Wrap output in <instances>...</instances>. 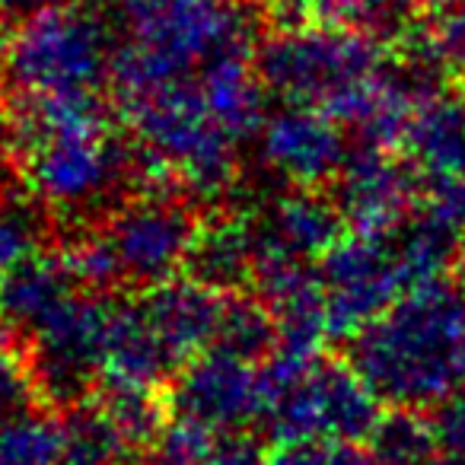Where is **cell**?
<instances>
[{"instance_id": "1", "label": "cell", "mask_w": 465, "mask_h": 465, "mask_svg": "<svg viewBox=\"0 0 465 465\" xmlns=\"http://www.w3.org/2000/svg\"><path fill=\"white\" fill-rule=\"evenodd\" d=\"M14 122L26 188L54 213H109L141 175L137 150L115 134L99 96H14Z\"/></svg>"}, {"instance_id": "2", "label": "cell", "mask_w": 465, "mask_h": 465, "mask_svg": "<svg viewBox=\"0 0 465 465\" xmlns=\"http://www.w3.org/2000/svg\"><path fill=\"white\" fill-rule=\"evenodd\" d=\"M348 363L382 405L440 408L465 389V293L433 278L348 338Z\"/></svg>"}, {"instance_id": "3", "label": "cell", "mask_w": 465, "mask_h": 465, "mask_svg": "<svg viewBox=\"0 0 465 465\" xmlns=\"http://www.w3.org/2000/svg\"><path fill=\"white\" fill-rule=\"evenodd\" d=\"M109 16L118 33L115 105L223 54L255 52V23L236 0H109Z\"/></svg>"}, {"instance_id": "4", "label": "cell", "mask_w": 465, "mask_h": 465, "mask_svg": "<svg viewBox=\"0 0 465 465\" xmlns=\"http://www.w3.org/2000/svg\"><path fill=\"white\" fill-rule=\"evenodd\" d=\"M118 109L134 137L147 188L213 201L236 185L246 141L213 115L201 74L166 80Z\"/></svg>"}, {"instance_id": "5", "label": "cell", "mask_w": 465, "mask_h": 465, "mask_svg": "<svg viewBox=\"0 0 465 465\" xmlns=\"http://www.w3.org/2000/svg\"><path fill=\"white\" fill-rule=\"evenodd\" d=\"M115 52L109 10L74 0L20 16L0 48V77L14 96H99L112 86Z\"/></svg>"}, {"instance_id": "6", "label": "cell", "mask_w": 465, "mask_h": 465, "mask_svg": "<svg viewBox=\"0 0 465 465\" xmlns=\"http://www.w3.org/2000/svg\"><path fill=\"white\" fill-rule=\"evenodd\" d=\"M255 71L281 103L316 105L338 115L389 67L380 39L335 23H291L255 48Z\"/></svg>"}, {"instance_id": "7", "label": "cell", "mask_w": 465, "mask_h": 465, "mask_svg": "<svg viewBox=\"0 0 465 465\" xmlns=\"http://www.w3.org/2000/svg\"><path fill=\"white\" fill-rule=\"evenodd\" d=\"M265 373V420L274 440L335 437L367 443L382 418L380 395L351 363L329 357H293L274 351Z\"/></svg>"}, {"instance_id": "8", "label": "cell", "mask_w": 465, "mask_h": 465, "mask_svg": "<svg viewBox=\"0 0 465 465\" xmlns=\"http://www.w3.org/2000/svg\"><path fill=\"white\" fill-rule=\"evenodd\" d=\"M198 226L185 194L147 188L141 198L118 201L96 230L112 252L118 284L147 291L185 274Z\"/></svg>"}, {"instance_id": "9", "label": "cell", "mask_w": 465, "mask_h": 465, "mask_svg": "<svg viewBox=\"0 0 465 465\" xmlns=\"http://www.w3.org/2000/svg\"><path fill=\"white\" fill-rule=\"evenodd\" d=\"M319 281L331 338H351L401 293L420 284L399 226L389 232H344L319 259Z\"/></svg>"}, {"instance_id": "10", "label": "cell", "mask_w": 465, "mask_h": 465, "mask_svg": "<svg viewBox=\"0 0 465 465\" xmlns=\"http://www.w3.org/2000/svg\"><path fill=\"white\" fill-rule=\"evenodd\" d=\"M109 319V300L84 287L26 338L42 399L54 405H80L103 380Z\"/></svg>"}, {"instance_id": "11", "label": "cell", "mask_w": 465, "mask_h": 465, "mask_svg": "<svg viewBox=\"0 0 465 465\" xmlns=\"http://www.w3.org/2000/svg\"><path fill=\"white\" fill-rule=\"evenodd\" d=\"M175 418L192 420L211 433H246L265 420V373L262 363L207 348L175 373L169 389Z\"/></svg>"}, {"instance_id": "12", "label": "cell", "mask_w": 465, "mask_h": 465, "mask_svg": "<svg viewBox=\"0 0 465 465\" xmlns=\"http://www.w3.org/2000/svg\"><path fill=\"white\" fill-rule=\"evenodd\" d=\"M259 156L274 179L291 188H322L348 163V128L316 105L284 103L259 128Z\"/></svg>"}, {"instance_id": "13", "label": "cell", "mask_w": 465, "mask_h": 465, "mask_svg": "<svg viewBox=\"0 0 465 465\" xmlns=\"http://www.w3.org/2000/svg\"><path fill=\"white\" fill-rule=\"evenodd\" d=\"M424 179L411 160H399L392 150L357 143L335 179V204L348 230L389 232L401 226L420 204Z\"/></svg>"}, {"instance_id": "14", "label": "cell", "mask_w": 465, "mask_h": 465, "mask_svg": "<svg viewBox=\"0 0 465 465\" xmlns=\"http://www.w3.org/2000/svg\"><path fill=\"white\" fill-rule=\"evenodd\" d=\"M255 265L259 262H310L319 265L325 252L344 236V217L335 198L319 188H293L265 201L249 217Z\"/></svg>"}, {"instance_id": "15", "label": "cell", "mask_w": 465, "mask_h": 465, "mask_svg": "<svg viewBox=\"0 0 465 465\" xmlns=\"http://www.w3.org/2000/svg\"><path fill=\"white\" fill-rule=\"evenodd\" d=\"M223 300L226 293L201 284L192 274H179V278L141 291L137 303L166 354L182 370L192 357H198L213 344Z\"/></svg>"}, {"instance_id": "16", "label": "cell", "mask_w": 465, "mask_h": 465, "mask_svg": "<svg viewBox=\"0 0 465 465\" xmlns=\"http://www.w3.org/2000/svg\"><path fill=\"white\" fill-rule=\"evenodd\" d=\"M84 284L71 272L64 252H39L0 278V329L26 341L52 312H58Z\"/></svg>"}, {"instance_id": "17", "label": "cell", "mask_w": 465, "mask_h": 465, "mask_svg": "<svg viewBox=\"0 0 465 465\" xmlns=\"http://www.w3.org/2000/svg\"><path fill=\"white\" fill-rule=\"evenodd\" d=\"M179 373L173 357L166 354L156 331L150 329L141 303H112L109 319V341H105V363H103V386L115 389H147L160 392L169 376Z\"/></svg>"}, {"instance_id": "18", "label": "cell", "mask_w": 465, "mask_h": 465, "mask_svg": "<svg viewBox=\"0 0 465 465\" xmlns=\"http://www.w3.org/2000/svg\"><path fill=\"white\" fill-rule=\"evenodd\" d=\"M401 143L424 182L465 179V99L427 96Z\"/></svg>"}, {"instance_id": "19", "label": "cell", "mask_w": 465, "mask_h": 465, "mask_svg": "<svg viewBox=\"0 0 465 465\" xmlns=\"http://www.w3.org/2000/svg\"><path fill=\"white\" fill-rule=\"evenodd\" d=\"M252 268L255 246L246 213H220L198 226L185 274L220 293H236L242 284H252Z\"/></svg>"}, {"instance_id": "20", "label": "cell", "mask_w": 465, "mask_h": 465, "mask_svg": "<svg viewBox=\"0 0 465 465\" xmlns=\"http://www.w3.org/2000/svg\"><path fill=\"white\" fill-rule=\"evenodd\" d=\"M440 4L446 0H310V10L316 20L357 29L382 42L411 26L418 14H427Z\"/></svg>"}, {"instance_id": "21", "label": "cell", "mask_w": 465, "mask_h": 465, "mask_svg": "<svg viewBox=\"0 0 465 465\" xmlns=\"http://www.w3.org/2000/svg\"><path fill=\"white\" fill-rule=\"evenodd\" d=\"M363 450L370 465H430L440 443L433 420H420L411 408H392V414H382L376 420Z\"/></svg>"}, {"instance_id": "22", "label": "cell", "mask_w": 465, "mask_h": 465, "mask_svg": "<svg viewBox=\"0 0 465 465\" xmlns=\"http://www.w3.org/2000/svg\"><path fill=\"white\" fill-rule=\"evenodd\" d=\"M67 443V420L26 411L0 424V465H64Z\"/></svg>"}, {"instance_id": "23", "label": "cell", "mask_w": 465, "mask_h": 465, "mask_svg": "<svg viewBox=\"0 0 465 465\" xmlns=\"http://www.w3.org/2000/svg\"><path fill=\"white\" fill-rule=\"evenodd\" d=\"M213 348H223L230 354L246 357V361L265 363V357H272L274 348H278V325H274L272 310L259 297L226 293Z\"/></svg>"}, {"instance_id": "24", "label": "cell", "mask_w": 465, "mask_h": 465, "mask_svg": "<svg viewBox=\"0 0 465 465\" xmlns=\"http://www.w3.org/2000/svg\"><path fill=\"white\" fill-rule=\"evenodd\" d=\"M48 232V207L33 192H0V278L42 252Z\"/></svg>"}, {"instance_id": "25", "label": "cell", "mask_w": 465, "mask_h": 465, "mask_svg": "<svg viewBox=\"0 0 465 465\" xmlns=\"http://www.w3.org/2000/svg\"><path fill=\"white\" fill-rule=\"evenodd\" d=\"M220 433H211L192 420L175 418V424H166L153 446L141 452H131L122 465H204L207 452L213 450Z\"/></svg>"}, {"instance_id": "26", "label": "cell", "mask_w": 465, "mask_h": 465, "mask_svg": "<svg viewBox=\"0 0 465 465\" xmlns=\"http://www.w3.org/2000/svg\"><path fill=\"white\" fill-rule=\"evenodd\" d=\"M420 61L465 67V0H446L427 10V23L418 33Z\"/></svg>"}, {"instance_id": "27", "label": "cell", "mask_w": 465, "mask_h": 465, "mask_svg": "<svg viewBox=\"0 0 465 465\" xmlns=\"http://www.w3.org/2000/svg\"><path fill=\"white\" fill-rule=\"evenodd\" d=\"M268 465H370L363 443L335 437H291L278 440L268 452Z\"/></svg>"}, {"instance_id": "28", "label": "cell", "mask_w": 465, "mask_h": 465, "mask_svg": "<svg viewBox=\"0 0 465 465\" xmlns=\"http://www.w3.org/2000/svg\"><path fill=\"white\" fill-rule=\"evenodd\" d=\"M42 399V389L35 382L29 354L0 338V424L35 411V401Z\"/></svg>"}, {"instance_id": "29", "label": "cell", "mask_w": 465, "mask_h": 465, "mask_svg": "<svg viewBox=\"0 0 465 465\" xmlns=\"http://www.w3.org/2000/svg\"><path fill=\"white\" fill-rule=\"evenodd\" d=\"M433 433H437V443L443 452L465 456V389H459L452 399H446L437 408Z\"/></svg>"}, {"instance_id": "30", "label": "cell", "mask_w": 465, "mask_h": 465, "mask_svg": "<svg viewBox=\"0 0 465 465\" xmlns=\"http://www.w3.org/2000/svg\"><path fill=\"white\" fill-rule=\"evenodd\" d=\"M204 465H268V456L246 433H223L207 452Z\"/></svg>"}, {"instance_id": "31", "label": "cell", "mask_w": 465, "mask_h": 465, "mask_svg": "<svg viewBox=\"0 0 465 465\" xmlns=\"http://www.w3.org/2000/svg\"><path fill=\"white\" fill-rule=\"evenodd\" d=\"M14 160H16V122L7 103L0 105V173H7Z\"/></svg>"}, {"instance_id": "32", "label": "cell", "mask_w": 465, "mask_h": 465, "mask_svg": "<svg viewBox=\"0 0 465 465\" xmlns=\"http://www.w3.org/2000/svg\"><path fill=\"white\" fill-rule=\"evenodd\" d=\"M61 4H74V0H0V10H7L14 16H29L48 7H61Z\"/></svg>"}, {"instance_id": "33", "label": "cell", "mask_w": 465, "mask_h": 465, "mask_svg": "<svg viewBox=\"0 0 465 465\" xmlns=\"http://www.w3.org/2000/svg\"><path fill=\"white\" fill-rule=\"evenodd\" d=\"M456 284H459V291L465 293V240H462V246H459V252H456Z\"/></svg>"}, {"instance_id": "34", "label": "cell", "mask_w": 465, "mask_h": 465, "mask_svg": "<svg viewBox=\"0 0 465 465\" xmlns=\"http://www.w3.org/2000/svg\"><path fill=\"white\" fill-rule=\"evenodd\" d=\"M430 465H465V456H456V452H446L443 459H433Z\"/></svg>"}, {"instance_id": "35", "label": "cell", "mask_w": 465, "mask_h": 465, "mask_svg": "<svg viewBox=\"0 0 465 465\" xmlns=\"http://www.w3.org/2000/svg\"><path fill=\"white\" fill-rule=\"evenodd\" d=\"M272 4H278V7H303V4H310V0H272Z\"/></svg>"}, {"instance_id": "36", "label": "cell", "mask_w": 465, "mask_h": 465, "mask_svg": "<svg viewBox=\"0 0 465 465\" xmlns=\"http://www.w3.org/2000/svg\"><path fill=\"white\" fill-rule=\"evenodd\" d=\"M0 48H4V39H0Z\"/></svg>"}, {"instance_id": "37", "label": "cell", "mask_w": 465, "mask_h": 465, "mask_svg": "<svg viewBox=\"0 0 465 465\" xmlns=\"http://www.w3.org/2000/svg\"><path fill=\"white\" fill-rule=\"evenodd\" d=\"M64 465H74V462H64Z\"/></svg>"}]
</instances>
